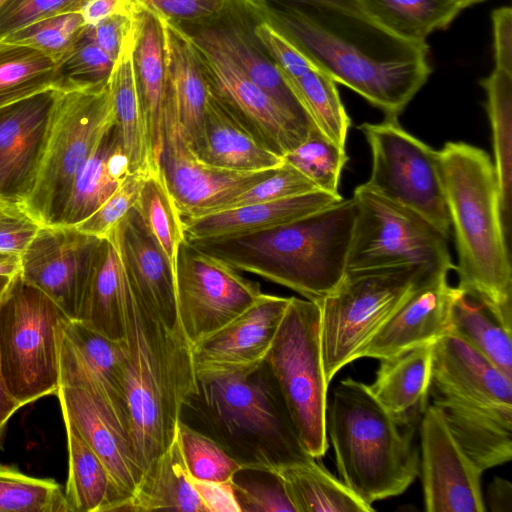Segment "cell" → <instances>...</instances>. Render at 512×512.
Instances as JSON below:
<instances>
[{
	"label": "cell",
	"instance_id": "38",
	"mask_svg": "<svg viewBox=\"0 0 512 512\" xmlns=\"http://www.w3.org/2000/svg\"><path fill=\"white\" fill-rule=\"evenodd\" d=\"M384 26L415 41L445 30L462 11L449 0H360Z\"/></svg>",
	"mask_w": 512,
	"mask_h": 512
},
{
	"label": "cell",
	"instance_id": "48",
	"mask_svg": "<svg viewBox=\"0 0 512 512\" xmlns=\"http://www.w3.org/2000/svg\"><path fill=\"white\" fill-rule=\"evenodd\" d=\"M240 512H296L274 471L241 468L231 478Z\"/></svg>",
	"mask_w": 512,
	"mask_h": 512
},
{
	"label": "cell",
	"instance_id": "28",
	"mask_svg": "<svg viewBox=\"0 0 512 512\" xmlns=\"http://www.w3.org/2000/svg\"><path fill=\"white\" fill-rule=\"evenodd\" d=\"M433 343L380 359L371 393L401 426H416L427 399L432 371Z\"/></svg>",
	"mask_w": 512,
	"mask_h": 512
},
{
	"label": "cell",
	"instance_id": "42",
	"mask_svg": "<svg viewBox=\"0 0 512 512\" xmlns=\"http://www.w3.org/2000/svg\"><path fill=\"white\" fill-rule=\"evenodd\" d=\"M135 207L175 275L178 249L184 239L183 225L161 171L145 178Z\"/></svg>",
	"mask_w": 512,
	"mask_h": 512
},
{
	"label": "cell",
	"instance_id": "61",
	"mask_svg": "<svg viewBox=\"0 0 512 512\" xmlns=\"http://www.w3.org/2000/svg\"><path fill=\"white\" fill-rule=\"evenodd\" d=\"M14 277L0 276V302L8 291Z\"/></svg>",
	"mask_w": 512,
	"mask_h": 512
},
{
	"label": "cell",
	"instance_id": "62",
	"mask_svg": "<svg viewBox=\"0 0 512 512\" xmlns=\"http://www.w3.org/2000/svg\"><path fill=\"white\" fill-rule=\"evenodd\" d=\"M455 4H457L458 6L461 7L462 10L468 8V7H471L473 5H476V4H479V3H482L486 0H449Z\"/></svg>",
	"mask_w": 512,
	"mask_h": 512
},
{
	"label": "cell",
	"instance_id": "39",
	"mask_svg": "<svg viewBox=\"0 0 512 512\" xmlns=\"http://www.w3.org/2000/svg\"><path fill=\"white\" fill-rule=\"evenodd\" d=\"M283 76V75H282ZM314 126L329 140L345 148L351 121L336 82L314 64L297 77H285Z\"/></svg>",
	"mask_w": 512,
	"mask_h": 512
},
{
	"label": "cell",
	"instance_id": "17",
	"mask_svg": "<svg viewBox=\"0 0 512 512\" xmlns=\"http://www.w3.org/2000/svg\"><path fill=\"white\" fill-rule=\"evenodd\" d=\"M100 238L75 226L42 225L21 254V278L78 319Z\"/></svg>",
	"mask_w": 512,
	"mask_h": 512
},
{
	"label": "cell",
	"instance_id": "43",
	"mask_svg": "<svg viewBox=\"0 0 512 512\" xmlns=\"http://www.w3.org/2000/svg\"><path fill=\"white\" fill-rule=\"evenodd\" d=\"M0 512H69L64 489L53 479L28 476L0 463Z\"/></svg>",
	"mask_w": 512,
	"mask_h": 512
},
{
	"label": "cell",
	"instance_id": "26",
	"mask_svg": "<svg viewBox=\"0 0 512 512\" xmlns=\"http://www.w3.org/2000/svg\"><path fill=\"white\" fill-rule=\"evenodd\" d=\"M341 195L321 190L182 220L184 238L237 237L283 226L340 202Z\"/></svg>",
	"mask_w": 512,
	"mask_h": 512
},
{
	"label": "cell",
	"instance_id": "31",
	"mask_svg": "<svg viewBox=\"0 0 512 512\" xmlns=\"http://www.w3.org/2000/svg\"><path fill=\"white\" fill-rule=\"evenodd\" d=\"M162 22L169 84L181 126L191 144L205 114L208 84L194 46L172 23Z\"/></svg>",
	"mask_w": 512,
	"mask_h": 512
},
{
	"label": "cell",
	"instance_id": "47",
	"mask_svg": "<svg viewBox=\"0 0 512 512\" xmlns=\"http://www.w3.org/2000/svg\"><path fill=\"white\" fill-rule=\"evenodd\" d=\"M84 26L81 13L71 11L35 21L2 40L36 49L57 63L74 44Z\"/></svg>",
	"mask_w": 512,
	"mask_h": 512
},
{
	"label": "cell",
	"instance_id": "41",
	"mask_svg": "<svg viewBox=\"0 0 512 512\" xmlns=\"http://www.w3.org/2000/svg\"><path fill=\"white\" fill-rule=\"evenodd\" d=\"M116 134L114 122L80 168L58 225L75 226L92 214L120 186L111 177L106 162Z\"/></svg>",
	"mask_w": 512,
	"mask_h": 512
},
{
	"label": "cell",
	"instance_id": "13",
	"mask_svg": "<svg viewBox=\"0 0 512 512\" xmlns=\"http://www.w3.org/2000/svg\"><path fill=\"white\" fill-rule=\"evenodd\" d=\"M372 154L369 188L420 215L448 239L451 233L439 153L401 127L398 117L363 123Z\"/></svg>",
	"mask_w": 512,
	"mask_h": 512
},
{
	"label": "cell",
	"instance_id": "64",
	"mask_svg": "<svg viewBox=\"0 0 512 512\" xmlns=\"http://www.w3.org/2000/svg\"><path fill=\"white\" fill-rule=\"evenodd\" d=\"M4 429H5V426L0 424V444L3 439Z\"/></svg>",
	"mask_w": 512,
	"mask_h": 512
},
{
	"label": "cell",
	"instance_id": "14",
	"mask_svg": "<svg viewBox=\"0 0 512 512\" xmlns=\"http://www.w3.org/2000/svg\"><path fill=\"white\" fill-rule=\"evenodd\" d=\"M175 292L180 326L191 346L234 320L263 294L258 282L185 238L177 254Z\"/></svg>",
	"mask_w": 512,
	"mask_h": 512
},
{
	"label": "cell",
	"instance_id": "37",
	"mask_svg": "<svg viewBox=\"0 0 512 512\" xmlns=\"http://www.w3.org/2000/svg\"><path fill=\"white\" fill-rule=\"evenodd\" d=\"M452 325L451 332L512 378V332L477 297L458 286L452 307Z\"/></svg>",
	"mask_w": 512,
	"mask_h": 512
},
{
	"label": "cell",
	"instance_id": "55",
	"mask_svg": "<svg viewBox=\"0 0 512 512\" xmlns=\"http://www.w3.org/2000/svg\"><path fill=\"white\" fill-rule=\"evenodd\" d=\"M495 68L512 73V9L502 6L491 13Z\"/></svg>",
	"mask_w": 512,
	"mask_h": 512
},
{
	"label": "cell",
	"instance_id": "9",
	"mask_svg": "<svg viewBox=\"0 0 512 512\" xmlns=\"http://www.w3.org/2000/svg\"><path fill=\"white\" fill-rule=\"evenodd\" d=\"M113 123L108 82L57 90L37 178L24 204L42 225L60 224L80 168Z\"/></svg>",
	"mask_w": 512,
	"mask_h": 512
},
{
	"label": "cell",
	"instance_id": "29",
	"mask_svg": "<svg viewBox=\"0 0 512 512\" xmlns=\"http://www.w3.org/2000/svg\"><path fill=\"white\" fill-rule=\"evenodd\" d=\"M135 25V15L133 14L132 25L124 37L108 84L114 122L121 146L129 160L130 174L148 176L155 171L151 164L146 125L134 73Z\"/></svg>",
	"mask_w": 512,
	"mask_h": 512
},
{
	"label": "cell",
	"instance_id": "12",
	"mask_svg": "<svg viewBox=\"0 0 512 512\" xmlns=\"http://www.w3.org/2000/svg\"><path fill=\"white\" fill-rule=\"evenodd\" d=\"M352 198L357 213L346 272L405 266L432 273L454 269L448 239L420 215L365 183L356 187Z\"/></svg>",
	"mask_w": 512,
	"mask_h": 512
},
{
	"label": "cell",
	"instance_id": "63",
	"mask_svg": "<svg viewBox=\"0 0 512 512\" xmlns=\"http://www.w3.org/2000/svg\"><path fill=\"white\" fill-rule=\"evenodd\" d=\"M15 0H0V12L3 11L7 6H9Z\"/></svg>",
	"mask_w": 512,
	"mask_h": 512
},
{
	"label": "cell",
	"instance_id": "58",
	"mask_svg": "<svg viewBox=\"0 0 512 512\" xmlns=\"http://www.w3.org/2000/svg\"><path fill=\"white\" fill-rule=\"evenodd\" d=\"M487 504L492 512L512 511V485L509 480L496 476L487 487Z\"/></svg>",
	"mask_w": 512,
	"mask_h": 512
},
{
	"label": "cell",
	"instance_id": "60",
	"mask_svg": "<svg viewBox=\"0 0 512 512\" xmlns=\"http://www.w3.org/2000/svg\"><path fill=\"white\" fill-rule=\"evenodd\" d=\"M21 273V255L0 252V276L15 277Z\"/></svg>",
	"mask_w": 512,
	"mask_h": 512
},
{
	"label": "cell",
	"instance_id": "27",
	"mask_svg": "<svg viewBox=\"0 0 512 512\" xmlns=\"http://www.w3.org/2000/svg\"><path fill=\"white\" fill-rule=\"evenodd\" d=\"M190 145L203 162L225 170L257 172L277 168L284 162L282 156L260 143L210 90L201 128Z\"/></svg>",
	"mask_w": 512,
	"mask_h": 512
},
{
	"label": "cell",
	"instance_id": "30",
	"mask_svg": "<svg viewBox=\"0 0 512 512\" xmlns=\"http://www.w3.org/2000/svg\"><path fill=\"white\" fill-rule=\"evenodd\" d=\"M206 512L185 466L178 438L144 469L133 495L119 511Z\"/></svg>",
	"mask_w": 512,
	"mask_h": 512
},
{
	"label": "cell",
	"instance_id": "23",
	"mask_svg": "<svg viewBox=\"0 0 512 512\" xmlns=\"http://www.w3.org/2000/svg\"><path fill=\"white\" fill-rule=\"evenodd\" d=\"M106 238L113 243L128 282L144 304L170 330L183 333L177 311L174 272L136 207Z\"/></svg>",
	"mask_w": 512,
	"mask_h": 512
},
{
	"label": "cell",
	"instance_id": "10",
	"mask_svg": "<svg viewBox=\"0 0 512 512\" xmlns=\"http://www.w3.org/2000/svg\"><path fill=\"white\" fill-rule=\"evenodd\" d=\"M435 274L413 266L345 273L318 303L328 383L345 365L359 359L375 333L423 281Z\"/></svg>",
	"mask_w": 512,
	"mask_h": 512
},
{
	"label": "cell",
	"instance_id": "32",
	"mask_svg": "<svg viewBox=\"0 0 512 512\" xmlns=\"http://www.w3.org/2000/svg\"><path fill=\"white\" fill-rule=\"evenodd\" d=\"M124 272L113 243L96 249L78 320L113 340H124Z\"/></svg>",
	"mask_w": 512,
	"mask_h": 512
},
{
	"label": "cell",
	"instance_id": "54",
	"mask_svg": "<svg viewBox=\"0 0 512 512\" xmlns=\"http://www.w3.org/2000/svg\"><path fill=\"white\" fill-rule=\"evenodd\" d=\"M134 7L135 1L127 12L115 14L93 26L85 25L88 36L114 61L132 25Z\"/></svg>",
	"mask_w": 512,
	"mask_h": 512
},
{
	"label": "cell",
	"instance_id": "50",
	"mask_svg": "<svg viewBox=\"0 0 512 512\" xmlns=\"http://www.w3.org/2000/svg\"><path fill=\"white\" fill-rule=\"evenodd\" d=\"M146 177L141 174H129L102 205L75 227L97 238H106L113 227L135 207Z\"/></svg>",
	"mask_w": 512,
	"mask_h": 512
},
{
	"label": "cell",
	"instance_id": "49",
	"mask_svg": "<svg viewBox=\"0 0 512 512\" xmlns=\"http://www.w3.org/2000/svg\"><path fill=\"white\" fill-rule=\"evenodd\" d=\"M316 190L319 189L309 178L293 165L284 161L270 176L231 200L221 204L213 213L294 197Z\"/></svg>",
	"mask_w": 512,
	"mask_h": 512
},
{
	"label": "cell",
	"instance_id": "19",
	"mask_svg": "<svg viewBox=\"0 0 512 512\" xmlns=\"http://www.w3.org/2000/svg\"><path fill=\"white\" fill-rule=\"evenodd\" d=\"M420 438L425 510L485 512L483 470L464 451L433 404L422 414Z\"/></svg>",
	"mask_w": 512,
	"mask_h": 512
},
{
	"label": "cell",
	"instance_id": "8",
	"mask_svg": "<svg viewBox=\"0 0 512 512\" xmlns=\"http://www.w3.org/2000/svg\"><path fill=\"white\" fill-rule=\"evenodd\" d=\"M67 317L41 290L15 276L0 302V358L6 387L23 407L56 395Z\"/></svg>",
	"mask_w": 512,
	"mask_h": 512
},
{
	"label": "cell",
	"instance_id": "20",
	"mask_svg": "<svg viewBox=\"0 0 512 512\" xmlns=\"http://www.w3.org/2000/svg\"><path fill=\"white\" fill-rule=\"evenodd\" d=\"M290 297L263 293L227 325L191 346L197 379L251 371L272 346Z\"/></svg>",
	"mask_w": 512,
	"mask_h": 512
},
{
	"label": "cell",
	"instance_id": "7",
	"mask_svg": "<svg viewBox=\"0 0 512 512\" xmlns=\"http://www.w3.org/2000/svg\"><path fill=\"white\" fill-rule=\"evenodd\" d=\"M429 396L484 471L512 458V378L451 332L433 343Z\"/></svg>",
	"mask_w": 512,
	"mask_h": 512
},
{
	"label": "cell",
	"instance_id": "25",
	"mask_svg": "<svg viewBox=\"0 0 512 512\" xmlns=\"http://www.w3.org/2000/svg\"><path fill=\"white\" fill-rule=\"evenodd\" d=\"M135 1V0H134ZM133 65L153 170L160 171L165 108L169 91L163 22L135 2Z\"/></svg>",
	"mask_w": 512,
	"mask_h": 512
},
{
	"label": "cell",
	"instance_id": "22",
	"mask_svg": "<svg viewBox=\"0 0 512 512\" xmlns=\"http://www.w3.org/2000/svg\"><path fill=\"white\" fill-rule=\"evenodd\" d=\"M56 395L63 419L76 428L100 458L126 502L133 495L144 471L137 461L129 433L108 404L92 389L61 383Z\"/></svg>",
	"mask_w": 512,
	"mask_h": 512
},
{
	"label": "cell",
	"instance_id": "11",
	"mask_svg": "<svg viewBox=\"0 0 512 512\" xmlns=\"http://www.w3.org/2000/svg\"><path fill=\"white\" fill-rule=\"evenodd\" d=\"M265 362L274 376L305 450L315 459L328 448V386L318 303L290 297Z\"/></svg>",
	"mask_w": 512,
	"mask_h": 512
},
{
	"label": "cell",
	"instance_id": "51",
	"mask_svg": "<svg viewBox=\"0 0 512 512\" xmlns=\"http://www.w3.org/2000/svg\"><path fill=\"white\" fill-rule=\"evenodd\" d=\"M82 0H15L0 12V41L43 18L79 11Z\"/></svg>",
	"mask_w": 512,
	"mask_h": 512
},
{
	"label": "cell",
	"instance_id": "6",
	"mask_svg": "<svg viewBox=\"0 0 512 512\" xmlns=\"http://www.w3.org/2000/svg\"><path fill=\"white\" fill-rule=\"evenodd\" d=\"M326 434L341 481L369 505L403 493L420 473L415 426L399 425L361 381L348 377L333 389Z\"/></svg>",
	"mask_w": 512,
	"mask_h": 512
},
{
	"label": "cell",
	"instance_id": "34",
	"mask_svg": "<svg viewBox=\"0 0 512 512\" xmlns=\"http://www.w3.org/2000/svg\"><path fill=\"white\" fill-rule=\"evenodd\" d=\"M63 333L102 386L111 409L129 433L124 370L125 340H113L78 319L66 318Z\"/></svg>",
	"mask_w": 512,
	"mask_h": 512
},
{
	"label": "cell",
	"instance_id": "40",
	"mask_svg": "<svg viewBox=\"0 0 512 512\" xmlns=\"http://www.w3.org/2000/svg\"><path fill=\"white\" fill-rule=\"evenodd\" d=\"M56 63L31 47L0 41V108L54 88Z\"/></svg>",
	"mask_w": 512,
	"mask_h": 512
},
{
	"label": "cell",
	"instance_id": "36",
	"mask_svg": "<svg viewBox=\"0 0 512 512\" xmlns=\"http://www.w3.org/2000/svg\"><path fill=\"white\" fill-rule=\"evenodd\" d=\"M274 472L282 479L296 512L374 511L316 460Z\"/></svg>",
	"mask_w": 512,
	"mask_h": 512
},
{
	"label": "cell",
	"instance_id": "4",
	"mask_svg": "<svg viewBox=\"0 0 512 512\" xmlns=\"http://www.w3.org/2000/svg\"><path fill=\"white\" fill-rule=\"evenodd\" d=\"M180 420L215 440L241 468L274 471L316 460L265 361L245 373L197 379Z\"/></svg>",
	"mask_w": 512,
	"mask_h": 512
},
{
	"label": "cell",
	"instance_id": "15",
	"mask_svg": "<svg viewBox=\"0 0 512 512\" xmlns=\"http://www.w3.org/2000/svg\"><path fill=\"white\" fill-rule=\"evenodd\" d=\"M263 21V9L256 0H226L213 16L170 23L188 39L204 41L222 52L292 120L310 131L314 124L307 111L256 34V26Z\"/></svg>",
	"mask_w": 512,
	"mask_h": 512
},
{
	"label": "cell",
	"instance_id": "57",
	"mask_svg": "<svg viewBox=\"0 0 512 512\" xmlns=\"http://www.w3.org/2000/svg\"><path fill=\"white\" fill-rule=\"evenodd\" d=\"M134 0H82L79 8L84 23L93 26L115 15L129 11Z\"/></svg>",
	"mask_w": 512,
	"mask_h": 512
},
{
	"label": "cell",
	"instance_id": "52",
	"mask_svg": "<svg viewBox=\"0 0 512 512\" xmlns=\"http://www.w3.org/2000/svg\"><path fill=\"white\" fill-rule=\"evenodd\" d=\"M41 226L24 204L0 201V252L21 255Z\"/></svg>",
	"mask_w": 512,
	"mask_h": 512
},
{
	"label": "cell",
	"instance_id": "56",
	"mask_svg": "<svg viewBox=\"0 0 512 512\" xmlns=\"http://www.w3.org/2000/svg\"><path fill=\"white\" fill-rule=\"evenodd\" d=\"M190 480L206 512H240L231 480L206 481L191 476Z\"/></svg>",
	"mask_w": 512,
	"mask_h": 512
},
{
	"label": "cell",
	"instance_id": "18",
	"mask_svg": "<svg viewBox=\"0 0 512 512\" xmlns=\"http://www.w3.org/2000/svg\"><path fill=\"white\" fill-rule=\"evenodd\" d=\"M188 40L199 56L209 90L260 143L283 157L308 137L311 130L292 120L222 52L204 41Z\"/></svg>",
	"mask_w": 512,
	"mask_h": 512
},
{
	"label": "cell",
	"instance_id": "33",
	"mask_svg": "<svg viewBox=\"0 0 512 512\" xmlns=\"http://www.w3.org/2000/svg\"><path fill=\"white\" fill-rule=\"evenodd\" d=\"M67 435L68 478L65 498L69 512L119 511L125 499L94 451L76 428L63 419Z\"/></svg>",
	"mask_w": 512,
	"mask_h": 512
},
{
	"label": "cell",
	"instance_id": "59",
	"mask_svg": "<svg viewBox=\"0 0 512 512\" xmlns=\"http://www.w3.org/2000/svg\"><path fill=\"white\" fill-rule=\"evenodd\" d=\"M20 408L22 406L11 396L6 387L0 358V424L6 426L10 418Z\"/></svg>",
	"mask_w": 512,
	"mask_h": 512
},
{
	"label": "cell",
	"instance_id": "35",
	"mask_svg": "<svg viewBox=\"0 0 512 512\" xmlns=\"http://www.w3.org/2000/svg\"><path fill=\"white\" fill-rule=\"evenodd\" d=\"M492 130L493 163L500 198L504 233L510 241L512 182V73L494 70L480 80Z\"/></svg>",
	"mask_w": 512,
	"mask_h": 512
},
{
	"label": "cell",
	"instance_id": "3",
	"mask_svg": "<svg viewBox=\"0 0 512 512\" xmlns=\"http://www.w3.org/2000/svg\"><path fill=\"white\" fill-rule=\"evenodd\" d=\"M123 327L129 432L144 470L175 440L182 405L197 377L184 334L170 330L144 304L125 274Z\"/></svg>",
	"mask_w": 512,
	"mask_h": 512
},
{
	"label": "cell",
	"instance_id": "21",
	"mask_svg": "<svg viewBox=\"0 0 512 512\" xmlns=\"http://www.w3.org/2000/svg\"><path fill=\"white\" fill-rule=\"evenodd\" d=\"M57 90L0 108V201L25 204L42 160Z\"/></svg>",
	"mask_w": 512,
	"mask_h": 512
},
{
	"label": "cell",
	"instance_id": "53",
	"mask_svg": "<svg viewBox=\"0 0 512 512\" xmlns=\"http://www.w3.org/2000/svg\"><path fill=\"white\" fill-rule=\"evenodd\" d=\"M137 4L167 22H188L217 14L226 0H135Z\"/></svg>",
	"mask_w": 512,
	"mask_h": 512
},
{
	"label": "cell",
	"instance_id": "46",
	"mask_svg": "<svg viewBox=\"0 0 512 512\" xmlns=\"http://www.w3.org/2000/svg\"><path fill=\"white\" fill-rule=\"evenodd\" d=\"M177 438L189 475L198 480L229 481L241 469L215 440L179 419Z\"/></svg>",
	"mask_w": 512,
	"mask_h": 512
},
{
	"label": "cell",
	"instance_id": "16",
	"mask_svg": "<svg viewBox=\"0 0 512 512\" xmlns=\"http://www.w3.org/2000/svg\"><path fill=\"white\" fill-rule=\"evenodd\" d=\"M159 167L182 220L213 213L221 204L253 187L276 169L237 172L203 162L193 151L181 126L170 84Z\"/></svg>",
	"mask_w": 512,
	"mask_h": 512
},
{
	"label": "cell",
	"instance_id": "1",
	"mask_svg": "<svg viewBox=\"0 0 512 512\" xmlns=\"http://www.w3.org/2000/svg\"><path fill=\"white\" fill-rule=\"evenodd\" d=\"M256 1L297 51L387 117H398L432 72L426 41L391 31L360 0Z\"/></svg>",
	"mask_w": 512,
	"mask_h": 512
},
{
	"label": "cell",
	"instance_id": "2",
	"mask_svg": "<svg viewBox=\"0 0 512 512\" xmlns=\"http://www.w3.org/2000/svg\"><path fill=\"white\" fill-rule=\"evenodd\" d=\"M445 200L458 254V287L477 297L512 332L510 241L501 219L489 155L463 142L438 151Z\"/></svg>",
	"mask_w": 512,
	"mask_h": 512
},
{
	"label": "cell",
	"instance_id": "44",
	"mask_svg": "<svg viewBox=\"0 0 512 512\" xmlns=\"http://www.w3.org/2000/svg\"><path fill=\"white\" fill-rule=\"evenodd\" d=\"M283 159L309 178L319 190L340 195V177L348 161L346 150L325 137L316 127Z\"/></svg>",
	"mask_w": 512,
	"mask_h": 512
},
{
	"label": "cell",
	"instance_id": "45",
	"mask_svg": "<svg viewBox=\"0 0 512 512\" xmlns=\"http://www.w3.org/2000/svg\"><path fill=\"white\" fill-rule=\"evenodd\" d=\"M114 62L88 36L84 26L68 52L56 63L54 89H84L106 83Z\"/></svg>",
	"mask_w": 512,
	"mask_h": 512
},
{
	"label": "cell",
	"instance_id": "24",
	"mask_svg": "<svg viewBox=\"0 0 512 512\" xmlns=\"http://www.w3.org/2000/svg\"><path fill=\"white\" fill-rule=\"evenodd\" d=\"M448 272L430 276L401 304L360 352L359 358L383 359L432 344L452 331L456 287Z\"/></svg>",
	"mask_w": 512,
	"mask_h": 512
},
{
	"label": "cell",
	"instance_id": "5",
	"mask_svg": "<svg viewBox=\"0 0 512 512\" xmlns=\"http://www.w3.org/2000/svg\"><path fill=\"white\" fill-rule=\"evenodd\" d=\"M356 213L354 199H342L270 230L188 241L239 272L257 275L319 303L346 273Z\"/></svg>",
	"mask_w": 512,
	"mask_h": 512
}]
</instances>
